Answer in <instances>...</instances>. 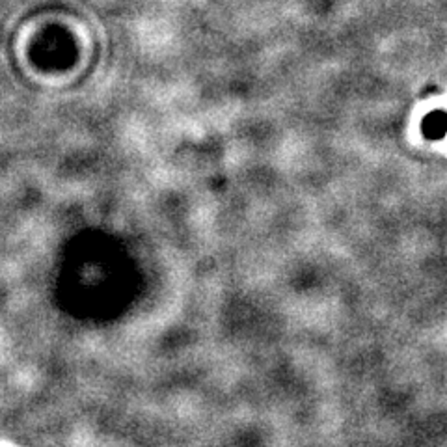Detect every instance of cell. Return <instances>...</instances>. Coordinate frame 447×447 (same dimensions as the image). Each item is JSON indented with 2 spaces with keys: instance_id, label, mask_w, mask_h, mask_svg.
<instances>
[{
  "instance_id": "6da1fadb",
  "label": "cell",
  "mask_w": 447,
  "mask_h": 447,
  "mask_svg": "<svg viewBox=\"0 0 447 447\" xmlns=\"http://www.w3.org/2000/svg\"><path fill=\"white\" fill-rule=\"evenodd\" d=\"M421 129H423V134L427 139H444V134L447 133V114L442 111H434L431 114H427Z\"/></svg>"
}]
</instances>
